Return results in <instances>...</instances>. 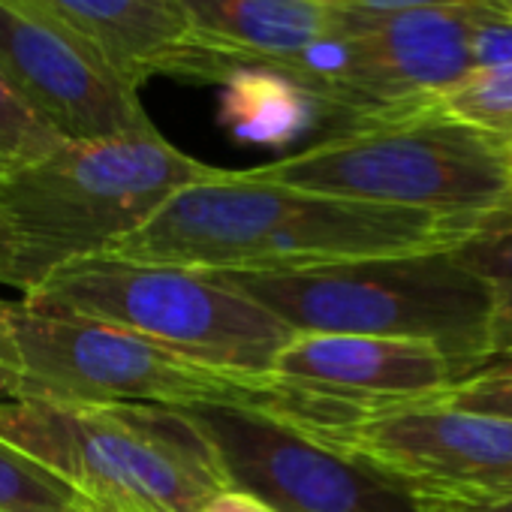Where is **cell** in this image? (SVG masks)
<instances>
[{"label":"cell","mask_w":512,"mask_h":512,"mask_svg":"<svg viewBox=\"0 0 512 512\" xmlns=\"http://www.w3.org/2000/svg\"><path fill=\"white\" fill-rule=\"evenodd\" d=\"M470 49L476 70L512 64V16L497 7V0H482L473 7Z\"/></svg>","instance_id":"d6986e66"},{"label":"cell","mask_w":512,"mask_h":512,"mask_svg":"<svg viewBox=\"0 0 512 512\" xmlns=\"http://www.w3.org/2000/svg\"><path fill=\"white\" fill-rule=\"evenodd\" d=\"M0 512H94L70 482L0 440Z\"/></svg>","instance_id":"2e32d148"},{"label":"cell","mask_w":512,"mask_h":512,"mask_svg":"<svg viewBox=\"0 0 512 512\" xmlns=\"http://www.w3.org/2000/svg\"><path fill=\"white\" fill-rule=\"evenodd\" d=\"M67 139L0 79V184L52 154Z\"/></svg>","instance_id":"ac0fdd59"},{"label":"cell","mask_w":512,"mask_h":512,"mask_svg":"<svg viewBox=\"0 0 512 512\" xmlns=\"http://www.w3.org/2000/svg\"><path fill=\"white\" fill-rule=\"evenodd\" d=\"M341 10H413V7H455V4H479V0H323Z\"/></svg>","instance_id":"7402d4cb"},{"label":"cell","mask_w":512,"mask_h":512,"mask_svg":"<svg viewBox=\"0 0 512 512\" xmlns=\"http://www.w3.org/2000/svg\"><path fill=\"white\" fill-rule=\"evenodd\" d=\"M94 512H121V509H109V506H97L94 503Z\"/></svg>","instance_id":"f1b7e54d"},{"label":"cell","mask_w":512,"mask_h":512,"mask_svg":"<svg viewBox=\"0 0 512 512\" xmlns=\"http://www.w3.org/2000/svg\"><path fill=\"white\" fill-rule=\"evenodd\" d=\"M437 109L449 118L509 139L512 136V64L479 67L437 97Z\"/></svg>","instance_id":"e0dca14e"},{"label":"cell","mask_w":512,"mask_h":512,"mask_svg":"<svg viewBox=\"0 0 512 512\" xmlns=\"http://www.w3.org/2000/svg\"><path fill=\"white\" fill-rule=\"evenodd\" d=\"M247 172L308 193L449 217H482L512 205L506 139L449 118L437 103L329 133Z\"/></svg>","instance_id":"5b68a950"},{"label":"cell","mask_w":512,"mask_h":512,"mask_svg":"<svg viewBox=\"0 0 512 512\" xmlns=\"http://www.w3.org/2000/svg\"><path fill=\"white\" fill-rule=\"evenodd\" d=\"M88 43L136 91L154 76L217 82L229 76L223 52L205 46L178 0H19Z\"/></svg>","instance_id":"7c38bea8"},{"label":"cell","mask_w":512,"mask_h":512,"mask_svg":"<svg viewBox=\"0 0 512 512\" xmlns=\"http://www.w3.org/2000/svg\"><path fill=\"white\" fill-rule=\"evenodd\" d=\"M220 124L238 142L284 148L320 124H332V109L281 70L238 64L223 82Z\"/></svg>","instance_id":"5bb4252c"},{"label":"cell","mask_w":512,"mask_h":512,"mask_svg":"<svg viewBox=\"0 0 512 512\" xmlns=\"http://www.w3.org/2000/svg\"><path fill=\"white\" fill-rule=\"evenodd\" d=\"M202 512H278L272 509L266 500L253 497L247 491H238V488H223L214 500H208V506Z\"/></svg>","instance_id":"cb8c5ba5"},{"label":"cell","mask_w":512,"mask_h":512,"mask_svg":"<svg viewBox=\"0 0 512 512\" xmlns=\"http://www.w3.org/2000/svg\"><path fill=\"white\" fill-rule=\"evenodd\" d=\"M28 305L139 332L172 353L235 377H272L296 338L272 311L205 272L88 256L58 269Z\"/></svg>","instance_id":"52a82bcc"},{"label":"cell","mask_w":512,"mask_h":512,"mask_svg":"<svg viewBox=\"0 0 512 512\" xmlns=\"http://www.w3.org/2000/svg\"><path fill=\"white\" fill-rule=\"evenodd\" d=\"M485 217V214H482ZM479 217L353 202L217 169L178 190L103 256L190 272H305L377 256L452 250Z\"/></svg>","instance_id":"6da1fadb"},{"label":"cell","mask_w":512,"mask_h":512,"mask_svg":"<svg viewBox=\"0 0 512 512\" xmlns=\"http://www.w3.org/2000/svg\"><path fill=\"white\" fill-rule=\"evenodd\" d=\"M452 253L491 293V356L512 350V205L479 217Z\"/></svg>","instance_id":"9a60e30c"},{"label":"cell","mask_w":512,"mask_h":512,"mask_svg":"<svg viewBox=\"0 0 512 512\" xmlns=\"http://www.w3.org/2000/svg\"><path fill=\"white\" fill-rule=\"evenodd\" d=\"M178 410L211 446L229 488L278 512H431L395 476L290 419L232 404Z\"/></svg>","instance_id":"ba28073f"},{"label":"cell","mask_w":512,"mask_h":512,"mask_svg":"<svg viewBox=\"0 0 512 512\" xmlns=\"http://www.w3.org/2000/svg\"><path fill=\"white\" fill-rule=\"evenodd\" d=\"M506 163H509V169H512V136L506 139Z\"/></svg>","instance_id":"4316f807"},{"label":"cell","mask_w":512,"mask_h":512,"mask_svg":"<svg viewBox=\"0 0 512 512\" xmlns=\"http://www.w3.org/2000/svg\"><path fill=\"white\" fill-rule=\"evenodd\" d=\"M497 7H500V10H506V13L512 16V0H497Z\"/></svg>","instance_id":"83f0119b"},{"label":"cell","mask_w":512,"mask_h":512,"mask_svg":"<svg viewBox=\"0 0 512 512\" xmlns=\"http://www.w3.org/2000/svg\"><path fill=\"white\" fill-rule=\"evenodd\" d=\"M461 383H500V386H512V350L506 353H494L482 362H476Z\"/></svg>","instance_id":"603a6c76"},{"label":"cell","mask_w":512,"mask_h":512,"mask_svg":"<svg viewBox=\"0 0 512 512\" xmlns=\"http://www.w3.org/2000/svg\"><path fill=\"white\" fill-rule=\"evenodd\" d=\"M0 398H19V362L7 326V302L0 299Z\"/></svg>","instance_id":"44dd1931"},{"label":"cell","mask_w":512,"mask_h":512,"mask_svg":"<svg viewBox=\"0 0 512 512\" xmlns=\"http://www.w3.org/2000/svg\"><path fill=\"white\" fill-rule=\"evenodd\" d=\"M296 335H371L440 347L464 374L491 356V293L452 250L305 272H205Z\"/></svg>","instance_id":"3957f363"},{"label":"cell","mask_w":512,"mask_h":512,"mask_svg":"<svg viewBox=\"0 0 512 512\" xmlns=\"http://www.w3.org/2000/svg\"><path fill=\"white\" fill-rule=\"evenodd\" d=\"M0 440L121 512H202L229 488L211 446L178 407L0 398Z\"/></svg>","instance_id":"277c9868"},{"label":"cell","mask_w":512,"mask_h":512,"mask_svg":"<svg viewBox=\"0 0 512 512\" xmlns=\"http://www.w3.org/2000/svg\"><path fill=\"white\" fill-rule=\"evenodd\" d=\"M19 362V398L61 404H232L296 422L302 398L275 377H235L196 365L169 347L79 314L7 302Z\"/></svg>","instance_id":"8992f818"},{"label":"cell","mask_w":512,"mask_h":512,"mask_svg":"<svg viewBox=\"0 0 512 512\" xmlns=\"http://www.w3.org/2000/svg\"><path fill=\"white\" fill-rule=\"evenodd\" d=\"M217 172L154 133L64 142L0 184L13 241V287L25 296L58 269L103 256L178 190Z\"/></svg>","instance_id":"7a4b0ae2"},{"label":"cell","mask_w":512,"mask_h":512,"mask_svg":"<svg viewBox=\"0 0 512 512\" xmlns=\"http://www.w3.org/2000/svg\"><path fill=\"white\" fill-rule=\"evenodd\" d=\"M272 377L365 410L437 401L461 383V368L434 344L371 335H296Z\"/></svg>","instance_id":"8fae6325"},{"label":"cell","mask_w":512,"mask_h":512,"mask_svg":"<svg viewBox=\"0 0 512 512\" xmlns=\"http://www.w3.org/2000/svg\"><path fill=\"white\" fill-rule=\"evenodd\" d=\"M0 284L13 287V241L4 220H0Z\"/></svg>","instance_id":"484cf974"},{"label":"cell","mask_w":512,"mask_h":512,"mask_svg":"<svg viewBox=\"0 0 512 512\" xmlns=\"http://www.w3.org/2000/svg\"><path fill=\"white\" fill-rule=\"evenodd\" d=\"M437 401H443L449 407L473 410V413H491V416L512 419V386H500V383H458Z\"/></svg>","instance_id":"ffe728a7"},{"label":"cell","mask_w":512,"mask_h":512,"mask_svg":"<svg viewBox=\"0 0 512 512\" xmlns=\"http://www.w3.org/2000/svg\"><path fill=\"white\" fill-rule=\"evenodd\" d=\"M395 476L422 497H512V419L443 401L392 404L329 431H311Z\"/></svg>","instance_id":"9c48e42d"},{"label":"cell","mask_w":512,"mask_h":512,"mask_svg":"<svg viewBox=\"0 0 512 512\" xmlns=\"http://www.w3.org/2000/svg\"><path fill=\"white\" fill-rule=\"evenodd\" d=\"M205 46L238 64H272L329 40L335 7L323 0H178Z\"/></svg>","instance_id":"4fadbf2b"},{"label":"cell","mask_w":512,"mask_h":512,"mask_svg":"<svg viewBox=\"0 0 512 512\" xmlns=\"http://www.w3.org/2000/svg\"><path fill=\"white\" fill-rule=\"evenodd\" d=\"M0 79L67 142L154 133L139 91L55 19L0 0Z\"/></svg>","instance_id":"30bf717a"},{"label":"cell","mask_w":512,"mask_h":512,"mask_svg":"<svg viewBox=\"0 0 512 512\" xmlns=\"http://www.w3.org/2000/svg\"><path fill=\"white\" fill-rule=\"evenodd\" d=\"M422 497V494H419ZM425 506L431 512H512V497L506 500H485V503H473V500H446V497H422Z\"/></svg>","instance_id":"d4e9b609"}]
</instances>
